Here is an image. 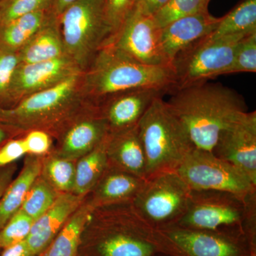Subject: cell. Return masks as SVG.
Segmentation results:
<instances>
[{
    "label": "cell",
    "instance_id": "obj_1",
    "mask_svg": "<svg viewBox=\"0 0 256 256\" xmlns=\"http://www.w3.org/2000/svg\"><path fill=\"white\" fill-rule=\"evenodd\" d=\"M166 102L194 148L210 152L214 150L222 131L247 111L242 96L220 82H206L178 89Z\"/></svg>",
    "mask_w": 256,
    "mask_h": 256
},
{
    "label": "cell",
    "instance_id": "obj_2",
    "mask_svg": "<svg viewBox=\"0 0 256 256\" xmlns=\"http://www.w3.org/2000/svg\"><path fill=\"white\" fill-rule=\"evenodd\" d=\"M174 84L171 67L139 63L112 44L96 54L82 76V96L96 105L112 94L138 88L173 92Z\"/></svg>",
    "mask_w": 256,
    "mask_h": 256
},
{
    "label": "cell",
    "instance_id": "obj_3",
    "mask_svg": "<svg viewBox=\"0 0 256 256\" xmlns=\"http://www.w3.org/2000/svg\"><path fill=\"white\" fill-rule=\"evenodd\" d=\"M82 73L54 86L25 98L12 107L0 108V124L14 134L33 130L54 129L80 108L82 96Z\"/></svg>",
    "mask_w": 256,
    "mask_h": 256
},
{
    "label": "cell",
    "instance_id": "obj_4",
    "mask_svg": "<svg viewBox=\"0 0 256 256\" xmlns=\"http://www.w3.org/2000/svg\"><path fill=\"white\" fill-rule=\"evenodd\" d=\"M146 156V180L175 171L194 146L162 96L156 98L138 124Z\"/></svg>",
    "mask_w": 256,
    "mask_h": 256
},
{
    "label": "cell",
    "instance_id": "obj_5",
    "mask_svg": "<svg viewBox=\"0 0 256 256\" xmlns=\"http://www.w3.org/2000/svg\"><path fill=\"white\" fill-rule=\"evenodd\" d=\"M57 18L66 55L82 72L112 40L106 0H76Z\"/></svg>",
    "mask_w": 256,
    "mask_h": 256
},
{
    "label": "cell",
    "instance_id": "obj_6",
    "mask_svg": "<svg viewBox=\"0 0 256 256\" xmlns=\"http://www.w3.org/2000/svg\"><path fill=\"white\" fill-rule=\"evenodd\" d=\"M247 35L216 38L208 35L178 54L170 64L174 82L173 92L222 76L232 64L239 43Z\"/></svg>",
    "mask_w": 256,
    "mask_h": 256
},
{
    "label": "cell",
    "instance_id": "obj_7",
    "mask_svg": "<svg viewBox=\"0 0 256 256\" xmlns=\"http://www.w3.org/2000/svg\"><path fill=\"white\" fill-rule=\"evenodd\" d=\"M192 190L174 171L146 178L132 202L153 229L176 225L186 212Z\"/></svg>",
    "mask_w": 256,
    "mask_h": 256
},
{
    "label": "cell",
    "instance_id": "obj_8",
    "mask_svg": "<svg viewBox=\"0 0 256 256\" xmlns=\"http://www.w3.org/2000/svg\"><path fill=\"white\" fill-rule=\"evenodd\" d=\"M256 193L242 196L226 192L192 190L186 212L176 225L210 232L236 228L244 232L249 202Z\"/></svg>",
    "mask_w": 256,
    "mask_h": 256
},
{
    "label": "cell",
    "instance_id": "obj_9",
    "mask_svg": "<svg viewBox=\"0 0 256 256\" xmlns=\"http://www.w3.org/2000/svg\"><path fill=\"white\" fill-rule=\"evenodd\" d=\"M174 172L192 190L226 192L242 196L256 191L245 174L213 152L193 148Z\"/></svg>",
    "mask_w": 256,
    "mask_h": 256
},
{
    "label": "cell",
    "instance_id": "obj_10",
    "mask_svg": "<svg viewBox=\"0 0 256 256\" xmlns=\"http://www.w3.org/2000/svg\"><path fill=\"white\" fill-rule=\"evenodd\" d=\"M156 248L176 256H244V249L224 232L170 226L153 230Z\"/></svg>",
    "mask_w": 256,
    "mask_h": 256
},
{
    "label": "cell",
    "instance_id": "obj_11",
    "mask_svg": "<svg viewBox=\"0 0 256 256\" xmlns=\"http://www.w3.org/2000/svg\"><path fill=\"white\" fill-rule=\"evenodd\" d=\"M82 72L66 55L47 62L20 63L15 69L6 94L0 101V108L12 107L25 98L54 86Z\"/></svg>",
    "mask_w": 256,
    "mask_h": 256
},
{
    "label": "cell",
    "instance_id": "obj_12",
    "mask_svg": "<svg viewBox=\"0 0 256 256\" xmlns=\"http://www.w3.org/2000/svg\"><path fill=\"white\" fill-rule=\"evenodd\" d=\"M160 32L153 16L136 8L110 44L139 63L170 66L162 48Z\"/></svg>",
    "mask_w": 256,
    "mask_h": 256
},
{
    "label": "cell",
    "instance_id": "obj_13",
    "mask_svg": "<svg viewBox=\"0 0 256 256\" xmlns=\"http://www.w3.org/2000/svg\"><path fill=\"white\" fill-rule=\"evenodd\" d=\"M213 152L256 186V112H242L222 131Z\"/></svg>",
    "mask_w": 256,
    "mask_h": 256
},
{
    "label": "cell",
    "instance_id": "obj_14",
    "mask_svg": "<svg viewBox=\"0 0 256 256\" xmlns=\"http://www.w3.org/2000/svg\"><path fill=\"white\" fill-rule=\"evenodd\" d=\"M60 156L80 158L92 151L107 137L108 130L97 105L86 100L64 120Z\"/></svg>",
    "mask_w": 256,
    "mask_h": 256
},
{
    "label": "cell",
    "instance_id": "obj_15",
    "mask_svg": "<svg viewBox=\"0 0 256 256\" xmlns=\"http://www.w3.org/2000/svg\"><path fill=\"white\" fill-rule=\"evenodd\" d=\"M156 88H138L112 94L97 104L108 133L137 126L152 102L168 92Z\"/></svg>",
    "mask_w": 256,
    "mask_h": 256
},
{
    "label": "cell",
    "instance_id": "obj_16",
    "mask_svg": "<svg viewBox=\"0 0 256 256\" xmlns=\"http://www.w3.org/2000/svg\"><path fill=\"white\" fill-rule=\"evenodd\" d=\"M220 20L204 10L178 18L162 28V48L169 65L180 52L214 31Z\"/></svg>",
    "mask_w": 256,
    "mask_h": 256
},
{
    "label": "cell",
    "instance_id": "obj_17",
    "mask_svg": "<svg viewBox=\"0 0 256 256\" xmlns=\"http://www.w3.org/2000/svg\"><path fill=\"white\" fill-rule=\"evenodd\" d=\"M82 196L65 192L58 195L54 204L34 222L25 239L34 255L43 252L63 228L69 217L80 206Z\"/></svg>",
    "mask_w": 256,
    "mask_h": 256
},
{
    "label": "cell",
    "instance_id": "obj_18",
    "mask_svg": "<svg viewBox=\"0 0 256 256\" xmlns=\"http://www.w3.org/2000/svg\"><path fill=\"white\" fill-rule=\"evenodd\" d=\"M106 141L109 166L146 180V156L138 126L108 133Z\"/></svg>",
    "mask_w": 256,
    "mask_h": 256
},
{
    "label": "cell",
    "instance_id": "obj_19",
    "mask_svg": "<svg viewBox=\"0 0 256 256\" xmlns=\"http://www.w3.org/2000/svg\"><path fill=\"white\" fill-rule=\"evenodd\" d=\"M146 180L108 165L96 186V206L132 203Z\"/></svg>",
    "mask_w": 256,
    "mask_h": 256
},
{
    "label": "cell",
    "instance_id": "obj_20",
    "mask_svg": "<svg viewBox=\"0 0 256 256\" xmlns=\"http://www.w3.org/2000/svg\"><path fill=\"white\" fill-rule=\"evenodd\" d=\"M20 63L47 62L65 56L60 22L53 14L18 52Z\"/></svg>",
    "mask_w": 256,
    "mask_h": 256
},
{
    "label": "cell",
    "instance_id": "obj_21",
    "mask_svg": "<svg viewBox=\"0 0 256 256\" xmlns=\"http://www.w3.org/2000/svg\"><path fill=\"white\" fill-rule=\"evenodd\" d=\"M42 166L36 156H30L18 178L10 182L0 200V230L21 208L32 184L41 174Z\"/></svg>",
    "mask_w": 256,
    "mask_h": 256
},
{
    "label": "cell",
    "instance_id": "obj_22",
    "mask_svg": "<svg viewBox=\"0 0 256 256\" xmlns=\"http://www.w3.org/2000/svg\"><path fill=\"white\" fill-rule=\"evenodd\" d=\"M53 14V10L36 12L0 25V48L18 52Z\"/></svg>",
    "mask_w": 256,
    "mask_h": 256
},
{
    "label": "cell",
    "instance_id": "obj_23",
    "mask_svg": "<svg viewBox=\"0 0 256 256\" xmlns=\"http://www.w3.org/2000/svg\"><path fill=\"white\" fill-rule=\"evenodd\" d=\"M96 207L92 204L79 206L60 229L43 256H76L82 232Z\"/></svg>",
    "mask_w": 256,
    "mask_h": 256
},
{
    "label": "cell",
    "instance_id": "obj_24",
    "mask_svg": "<svg viewBox=\"0 0 256 256\" xmlns=\"http://www.w3.org/2000/svg\"><path fill=\"white\" fill-rule=\"evenodd\" d=\"M106 139L86 156H82L76 165L73 193L84 196L95 188L107 168Z\"/></svg>",
    "mask_w": 256,
    "mask_h": 256
},
{
    "label": "cell",
    "instance_id": "obj_25",
    "mask_svg": "<svg viewBox=\"0 0 256 256\" xmlns=\"http://www.w3.org/2000/svg\"><path fill=\"white\" fill-rule=\"evenodd\" d=\"M256 32V0H242L226 15L208 35L212 38Z\"/></svg>",
    "mask_w": 256,
    "mask_h": 256
},
{
    "label": "cell",
    "instance_id": "obj_26",
    "mask_svg": "<svg viewBox=\"0 0 256 256\" xmlns=\"http://www.w3.org/2000/svg\"><path fill=\"white\" fill-rule=\"evenodd\" d=\"M56 190L46 178L38 176L30 188L20 210L35 222L54 203L58 196Z\"/></svg>",
    "mask_w": 256,
    "mask_h": 256
},
{
    "label": "cell",
    "instance_id": "obj_27",
    "mask_svg": "<svg viewBox=\"0 0 256 256\" xmlns=\"http://www.w3.org/2000/svg\"><path fill=\"white\" fill-rule=\"evenodd\" d=\"M75 168L72 160L62 156H52L44 164L45 174L48 182L58 191H73Z\"/></svg>",
    "mask_w": 256,
    "mask_h": 256
},
{
    "label": "cell",
    "instance_id": "obj_28",
    "mask_svg": "<svg viewBox=\"0 0 256 256\" xmlns=\"http://www.w3.org/2000/svg\"><path fill=\"white\" fill-rule=\"evenodd\" d=\"M208 5L206 0H170L153 18L162 28L178 18L208 10Z\"/></svg>",
    "mask_w": 256,
    "mask_h": 256
},
{
    "label": "cell",
    "instance_id": "obj_29",
    "mask_svg": "<svg viewBox=\"0 0 256 256\" xmlns=\"http://www.w3.org/2000/svg\"><path fill=\"white\" fill-rule=\"evenodd\" d=\"M53 3L54 0H0V25L36 12L53 10Z\"/></svg>",
    "mask_w": 256,
    "mask_h": 256
},
{
    "label": "cell",
    "instance_id": "obj_30",
    "mask_svg": "<svg viewBox=\"0 0 256 256\" xmlns=\"http://www.w3.org/2000/svg\"><path fill=\"white\" fill-rule=\"evenodd\" d=\"M244 72H256V32L242 38L232 64L222 72V75Z\"/></svg>",
    "mask_w": 256,
    "mask_h": 256
},
{
    "label": "cell",
    "instance_id": "obj_31",
    "mask_svg": "<svg viewBox=\"0 0 256 256\" xmlns=\"http://www.w3.org/2000/svg\"><path fill=\"white\" fill-rule=\"evenodd\" d=\"M34 220L20 210L0 230V248L10 246L28 238Z\"/></svg>",
    "mask_w": 256,
    "mask_h": 256
},
{
    "label": "cell",
    "instance_id": "obj_32",
    "mask_svg": "<svg viewBox=\"0 0 256 256\" xmlns=\"http://www.w3.org/2000/svg\"><path fill=\"white\" fill-rule=\"evenodd\" d=\"M139 0H106V12L112 34V40L136 9Z\"/></svg>",
    "mask_w": 256,
    "mask_h": 256
},
{
    "label": "cell",
    "instance_id": "obj_33",
    "mask_svg": "<svg viewBox=\"0 0 256 256\" xmlns=\"http://www.w3.org/2000/svg\"><path fill=\"white\" fill-rule=\"evenodd\" d=\"M20 64L18 52L0 48V101L6 94L15 69Z\"/></svg>",
    "mask_w": 256,
    "mask_h": 256
},
{
    "label": "cell",
    "instance_id": "obj_34",
    "mask_svg": "<svg viewBox=\"0 0 256 256\" xmlns=\"http://www.w3.org/2000/svg\"><path fill=\"white\" fill-rule=\"evenodd\" d=\"M26 153L34 156H42L50 150L52 140L46 131L33 130L22 138Z\"/></svg>",
    "mask_w": 256,
    "mask_h": 256
},
{
    "label": "cell",
    "instance_id": "obj_35",
    "mask_svg": "<svg viewBox=\"0 0 256 256\" xmlns=\"http://www.w3.org/2000/svg\"><path fill=\"white\" fill-rule=\"evenodd\" d=\"M26 154L22 138L8 140L0 146V168L12 164Z\"/></svg>",
    "mask_w": 256,
    "mask_h": 256
},
{
    "label": "cell",
    "instance_id": "obj_36",
    "mask_svg": "<svg viewBox=\"0 0 256 256\" xmlns=\"http://www.w3.org/2000/svg\"><path fill=\"white\" fill-rule=\"evenodd\" d=\"M170 0H139L137 8L144 14L153 16Z\"/></svg>",
    "mask_w": 256,
    "mask_h": 256
},
{
    "label": "cell",
    "instance_id": "obj_37",
    "mask_svg": "<svg viewBox=\"0 0 256 256\" xmlns=\"http://www.w3.org/2000/svg\"><path fill=\"white\" fill-rule=\"evenodd\" d=\"M1 256H35L28 248L26 240L5 248Z\"/></svg>",
    "mask_w": 256,
    "mask_h": 256
},
{
    "label": "cell",
    "instance_id": "obj_38",
    "mask_svg": "<svg viewBox=\"0 0 256 256\" xmlns=\"http://www.w3.org/2000/svg\"><path fill=\"white\" fill-rule=\"evenodd\" d=\"M14 172L15 166L12 164L0 168V200L10 182L12 181Z\"/></svg>",
    "mask_w": 256,
    "mask_h": 256
},
{
    "label": "cell",
    "instance_id": "obj_39",
    "mask_svg": "<svg viewBox=\"0 0 256 256\" xmlns=\"http://www.w3.org/2000/svg\"><path fill=\"white\" fill-rule=\"evenodd\" d=\"M76 0H54L53 10L54 12L57 16L63 12L66 8H68L69 5L74 2Z\"/></svg>",
    "mask_w": 256,
    "mask_h": 256
},
{
    "label": "cell",
    "instance_id": "obj_40",
    "mask_svg": "<svg viewBox=\"0 0 256 256\" xmlns=\"http://www.w3.org/2000/svg\"><path fill=\"white\" fill-rule=\"evenodd\" d=\"M14 136V132L11 130V129L6 127V126L0 124V146H2L8 140L12 138V136Z\"/></svg>",
    "mask_w": 256,
    "mask_h": 256
},
{
    "label": "cell",
    "instance_id": "obj_41",
    "mask_svg": "<svg viewBox=\"0 0 256 256\" xmlns=\"http://www.w3.org/2000/svg\"><path fill=\"white\" fill-rule=\"evenodd\" d=\"M248 256H256L255 255H254V254H250V255H248Z\"/></svg>",
    "mask_w": 256,
    "mask_h": 256
},
{
    "label": "cell",
    "instance_id": "obj_42",
    "mask_svg": "<svg viewBox=\"0 0 256 256\" xmlns=\"http://www.w3.org/2000/svg\"><path fill=\"white\" fill-rule=\"evenodd\" d=\"M207 2H208V3H210V0H206Z\"/></svg>",
    "mask_w": 256,
    "mask_h": 256
}]
</instances>
